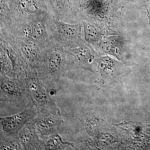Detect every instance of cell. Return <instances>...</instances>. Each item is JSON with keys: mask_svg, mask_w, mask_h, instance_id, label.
<instances>
[{"mask_svg": "<svg viewBox=\"0 0 150 150\" xmlns=\"http://www.w3.org/2000/svg\"><path fill=\"white\" fill-rule=\"evenodd\" d=\"M1 115H11L24 110L33 105L29 92L17 78H11L0 74Z\"/></svg>", "mask_w": 150, "mask_h": 150, "instance_id": "6da1fadb", "label": "cell"}, {"mask_svg": "<svg viewBox=\"0 0 150 150\" xmlns=\"http://www.w3.org/2000/svg\"><path fill=\"white\" fill-rule=\"evenodd\" d=\"M67 71L64 49L54 45L44 49L37 69L38 77L51 95Z\"/></svg>", "mask_w": 150, "mask_h": 150, "instance_id": "7a4b0ae2", "label": "cell"}, {"mask_svg": "<svg viewBox=\"0 0 150 150\" xmlns=\"http://www.w3.org/2000/svg\"><path fill=\"white\" fill-rule=\"evenodd\" d=\"M123 0H108L84 16L82 21L93 22L100 26L106 35H118L123 16Z\"/></svg>", "mask_w": 150, "mask_h": 150, "instance_id": "3957f363", "label": "cell"}, {"mask_svg": "<svg viewBox=\"0 0 150 150\" xmlns=\"http://www.w3.org/2000/svg\"><path fill=\"white\" fill-rule=\"evenodd\" d=\"M6 1L11 16V21L8 28L26 24L51 14L45 0Z\"/></svg>", "mask_w": 150, "mask_h": 150, "instance_id": "277c9868", "label": "cell"}, {"mask_svg": "<svg viewBox=\"0 0 150 150\" xmlns=\"http://www.w3.org/2000/svg\"><path fill=\"white\" fill-rule=\"evenodd\" d=\"M48 25L51 38L55 46L65 49L74 48L86 43L82 36V22L72 24L61 21L50 15Z\"/></svg>", "mask_w": 150, "mask_h": 150, "instance_id": "5b68a950", "label": "cell"}, {"mask_svg": "<svg viewBox=\"0 0 150 150\" xmlns=\"http://www.w3.org/2000/svg\"><path fill=\"white\" fill-rule=\"evenodd\" d=\"M51 15L26 24L11 28L6 31L5 35L26 40L42 49L54 45L48 23Z\"/></svg>", "mask_w": 150, "mask_h": 150, "instance_id": "8992f818", "label": "cell"}, {"mask_svg": "<svg viewBox=\"0 0 150 150\" xmlns=\"http://www.w3.org/2000/svg\"><path fill=\"white\" fill-rule=\"evenodd\" d=\"M64 49L67 71L81 69L95 72L100 56L93 47L86 42L79 47Z\"/></svg>", "mask_w": 150, "mask_h": 150, "instance_id": "52a82bcc", "label": "cell"}, {"mask_svg": "<svg viewBox=\"0 0 150 150\" xmlns=\"http://www.w3.org/2000/svg\"><path fill=\"white\" fill-rule=\"evenodd\" d=\"M18 78L29 92L33 105L37 110L58 107L51 98L50 91L38 77L37 71H29Z\"/></svg>", "mask_w": 150, "mask_h": 150, "instance_id": "ba28073f", "label": "cell"}, {"mask_svg": "<svg viewBox=\"0 0 150 150\" xmlns=\"http://www.w3.org/2000/svg\"><path fill=\"white\" fill-rule=\"evenodd\" d=\"M37 109L33 105L14 115L0 117L1 137H17L26 125L37 117Z\"/></svg>", "mask_w": 150, "mask_h": 150, "instance_id": "9c48e42d", "label": "cell"}, {"mask_svg": "<svg viewBox=\"0 0 150 150\" xmlns=\"http://www.w3.org/2000/svg\"><path fill=\"white\" fill-rule=\"evenodd\" d=\"M54 18L67 23L81 22L80 0H45Z\"/></svg>", "mask_w": 150, "mask_h": 150, "instance_id": "30bf717a", "label": "cell"}, {"mask_svg": "<svg viewBox=\"0 0 150 150\" xmlns=\"http://www.w3.org/2000/svg\"><path fill=\"white\" fill-rule=\"evenodd\" d=\"M37 111V117L33 121L41 138L43 139L58 133L63 122L59 107L40 109Z\"/></svg>", "mask_w": 150, "mask_h": 150, "instance_id": "8fae6325", "label": "cell"}, {"mask_svg": "<svg viewBox=\"0 0 150 150\" xmlns=\"http://www.w3.org/2000/svg\"><path fill=\"white\" fill-rule=\"evenodd\" d=\"M98 51L111 55L123 61L126 54L125 40L120 34L104 36L98 45Z\"/></svg>", "mask_w": 150, "mask_h": 150, "instance_id": "7c38bea8", "label": "cell"}, {"mask_svg": "<svg viewBox=\"0 0 150 150\" xmlns=\"http://www.w3.org/2000/svg\"><path fill=\"white\" fill-rule=\"evenodd\" d=\"M33 121L19 133V139L24 150H44V140L38 134Z\"/></svg>", "mask_w": 150, "mask_h": 150, "instance_id": "4fadbf2b", "label": "cell"}, {"mask_svg": "<svg viewBox=\"0 0 150 150\" xmlns=\"http://www.w3.org/2000/svg\"><path fill=\"white\" fill-rule=\"evenodd\" d=\"M83 25L85 40L87 43L98 51V45L106 33L102 28L93 22L82 21Z\"/></svg>", "mask_w": 150, "mask_h": 150, "instance_id": "5bb4252c", "label": "cell"}, {"mask_svg": "<svg viewBox=\"0 0 150 150\" xmlns=\"http://www.w3.org/2000/svg\"><path fill=\"white\" fill-rule=\"evenodd\" d=\"M122 64L109 56H100L98 63L97 69L100 75L110 76L120 74L123 69Z\"/></svg>", "mask_w": 150, "mask_h": 150, "instance_id": "9a60e30c", "label": "cell"}, {"mask_svg": "<svg viewBox=\"0 0 150 150\" xmlns=\"http://www.w3.org/2000/svg\"><path fill=\"white\" fill-rule=\"evenodd\" d=\"M43 139L44 150H66L71 146V144L63 142L58 133Z\"/></svg>", "mask_w": 150, "mask_h": 150, "instance_id": "2e32d148", "label": "cell"}, {"mask_svg": "<svg viewBox=\"0 0 150 150\" xmlns=\"http://www.w3.org/2000/svg\"><path fill=\"white\" fill-rule=\"evenodd\" d=\"M0 74L9 77L13 78V64L12 62L5 51L0 48Z\"/></svg>", "mask_w": 150, "mask_h": 150, "instance_id": "e0dca14e", "label": "cell"}, {"mask_svg": "<svg viewBox=\"0 0 150 150\" xmlns=\"http://www.w3.org/2000/svg\"><path fill=\"white\" fill-rule=\"evenodd\" d=\"M0 149L1 150H24L19 139L17 137H1Z\"/></svg>", "mask_w": 150, "mask_h": 150, "instance_id": "ac0fdd59", "label": "cell"}, {"mask_svg": "<svg viewBox=\"0 0 150 150\" xmlns=\"http://www.w3.org/2000/svg\"><path fill=\"white\" fill-rule=\"evenodd\" d=\"M108 0H80V14L83 15L102 6Z\"/></svg>", "mask_w": 150, "mask_h": 150, "instance_id": "d6986e66", "label": "cell"}, {"mask_svg": "<svg viewBox=\"0 0 150 150\" xmlns=\"http://www.w3.org/2000/svg\"><path fill=\"white\" fill-rule=\"evenodd\" d=\"M126 2L133 3L135 4L139 5H143L146 4L149 0H123Z\"/></svg>", "mask_w": 150, "mask_h": 150, "instance_id": "ffe728a7", "label": "cell"}]
</instances>
